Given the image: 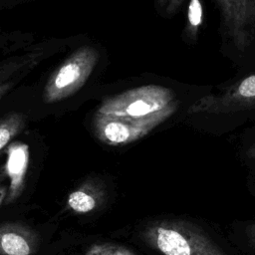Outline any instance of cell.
Segmentation results:
<instances>
[{
    "label": "cell",
    "mask_w": 255,
    "mask_h": 255,
    "mask_svg": "<svg viewBox=\"0 0 255 255\" xmlns=\"http://www.w3.org/2000/svg\"><path fill=\"white\" fill-rule=\"evenodd\" d=\"M143 237L163 255H224L201 229L185 221L152 223L145 228Z\"/></svg>",
    "instance_id": "cell-1"
},
{
    "label": "cell",
    "mask_w": 255,
    "mask_h": 255,
    "mask_svg": "<svg viewBox=\"0 0 255 255\" xmlns=\"http://www.w3.org/2000/svg\"><path fill=\"white\" fill-rule=\"evenodd\" d=\"M178 109V101L165 109L142 118L117 117L96 113L93 127L97 138L105 144L118 146L136 141L169 119Z\"/></svg>",
    "instance_id": "cell-2"
},
{
    "label": "cell",
    "mask_w": 255,
    "mask_h": 255,
    "mask_svg": "<svg viewBox=\"0 0 255 255\" xmlns=\"http://www.w3.org/2000/svg\"><path fill=\"white\" fill-rule=\"evenodd\" d=\"M175 101H177L176 94L171 89L159 85H146L105 99L98 113L142 118L165 109Z\"/></svg>",
    "instance_id": "cell-3"
},
{
    "label": "cell",
    "mask_w": 255,
    "mask_h": 255,
    "mask_svg": "<svg viewBox=\"0 0 255 255\" xmlns=\"http://www.w3.org/2000/svg\"><path fill=\"white\" fill-rule=\"evenodd\" d=\"M99 61V52L84 46L71 54L53 73L47 82L43 99L52 104L76 94L90 78Z\"/></svg>",
    "instance_id": "cell-4"
},
{
    "label": "cell",
    "mask_w": 255,
    "mask_h": 255,
    "mask_svg": "<svg viewBox=\"0 0 255 255\" xmlns=\"http://www.w3.org/2000/svg\"><path fill=\"white\" fill-rule=\"evenodd\" d=\"M255 109V73L241 78L219 94L206 95L194 102L188 114H231Z\"/></svg>",
    "instance_id": "cell-5"
},
{
    "label": "cell",
    "mask_w": 255,
    "mask_h": 255,
    "mask_svg": "<svg viewBox=\"0 0 255 255\" xmlns=\"http://www.w3.org/2000/svg\"><path fill=\"white\" fill-rule=\"evenodd\" d=\"M221 26L227 38L239 51L255 40V0H216Z\"/></svg>",
    "instance_id": "cell-6"
},
{
    "label": "cell",
    "mask_w": 255,
    "mask_h": 255,
    "mask_svg": "<svg viewBox=\"0 0 255 255\" xmlns=\"http://www.w3.org/2000/svg\"><path fill=\"white\" fill-rule=\"evenodd\" d=\"M38 246L36 233L26 225L5 222L0 228V252L2 255H32Z\"/></svg>",
    "instance_id": "cell-7"
},
{
    "label": "cell",
    "mask_w": 255,
    "mask_h": 255,
    "mask_svg": "<svg viewBox=\"0 0 255 255\" xmlns=\"http://www.w3.org/2000/svg\"><path fill=\"white\" fill-rule=\"evenodd\" d=\"M29 161L28 146L23 143L14 142L7 149V160L4 166L10 179L6 202L11 203L21 195L24 185Z\"/></svg>",
    "instance_id": "cell-8"
},
{
    "label": "cell",
    "mask_w": 255,
    "mask_h": 255,
    "mask_svg": "<svg viewBox=\"0 0 255 255\" xmlns=\"http://www.w3.org/2000/svg\"><path fill=\"white\" fill-rule=\"evenodd\" d=\"M103 198L104 191L98 184L86 182L69 194L67 206L76 213H88L96 209Z\"/></svg>",
    "instance_id": "cell-9"
},
{
    "label": "cell",
    "mask_w": 255,
    "mask_h": 255,
    "mask_svg": "<svg viewBox=\"0 0 255 255\" xmlns=\"http://www.w3.org/2000/svg\"><path fill=\"white\" fill-rule=\"evenodd\" d=\"M26 127V117L21 113H9L0 121V150L3 151L8 143Z\"/></svg>",
    "instance_id": "cell-10"
},
{
    "label": "cell",
    "mask_w": 255,
    "mask_h": 255,
    "mask_svg": "<svg viewBox=\"0 0 255 255\" xmlns=\"http://www.w3.org/2000/svg\"><path fill=\"white\" fill-rule=\"evenodd\" d=\"M203 5L202 0H189L187 8V22L184 35L189 42L196 41L202 25Z\"/></svg>",
    "instance_id": "cell-11"
},
{
    "label": "cell",
    "mask_w": 255,
    "mask_h": 255,
    "mask_svg": "<svg viewBox=\"0 0 255 255\" xmlns=\"http://www.w3.org/2000/svg\"><path fill=\"white\" fill-rule=\"evenodd\" d=\"M82 255H137L128 248L113 244V243H101L94 244L87 249Z\"/></svg>",
    "instance_id": "cell-12"
},
{
    "label": "cell",
    "mask_w": 255,
    "mask_h": 255,
    "mask_svg": "<svg viewBox=\"0 0 255 255\" xmlns=\"http://www.w3.org/2000/svg\"><path fill=\"white\" fill-rule=\"evenodd\" d=\"M186 0H155L157 11L164 16L175 14Z\"/></svg>",
    "instance_id": "cell-13"
},
{
    "label": "cell",
    "mask_w": 255,
    "mask_h": 255,
    "mask_svg": "<svg viewBox=\"0 0 255 255\" xmlns=\"http://www.w3.org/2000/svg\"><path fill=\"white\" fill-rule=\"evenodd\" d=\"M247 234H248V237H249L250 242L252 243L253 246H255V223L252 224V225H250V226L248 227Z\"/></svg>",
    "instance_id": "cell-14"
},
{
    "label": "cell",
    "mask_w": 255,
    "mask_h": 255,
    "mask_svg": "<svg viewBox=\"0 0 255 255\" xmlns=\"http://www.w3.org/2000/svg\"><path fill=\"white\" fill-rule=\"evenodd\" d=\"M247 156L248 158L255 161V142L247 149Z\"/></svg>",
    "instance_id": "cell-15"
},
{
    "label": "cell",
    "mask_w": 255,
    "mask_h": 255,
    "mask_svg": "<svg viewBox=\"0 0 255 255\" xmlns=\"http://www.w3.org/2000/svg\"><path fill=\"white\" fill-rule=\"evenodd\" d=\"M1 196H0V203L3 204L4 203V200H5V194H8V191H6V187L5 186H2L1 187Z\"/></svg>",
    "instance_id": "cell-16"
}]
</instances>
